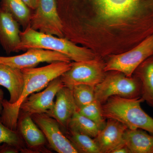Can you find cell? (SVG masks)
Wrapping results in <instances>:
<instances>
[{
    "label": "cell",
    "mask_w": 153,
    "mask_h": 153,
    "mask_svg": "<svg viewBox=\"0 0 153 153\" xmlns=\"http://www.w3.org/2000/svg\"><path fill=\"white\" fill-rule=\"evenodd\" d=\"M71 66V62L59 61L39 68L22 69L25 78L23 92L19 100L14 104L4 100L1 114L3 124L11 129L16 131L20 106L23 102L32 94L44 89L49 82L61 76L69 70Z\"/></svg>",
    "instance_id": "cell-1"
},
{
    "label": "cell",
    "mask_w": 153,
    "mask_h": 153,
    "mask_svg": "<svg viewBox=\"0 0 153 153\" xmlns=\"http://www.w3.org/2000/svg\"><path fill=\"white\" fill-rule=\"evenodd\" d=\"M20 37L21 42L16 52L30 49H45L61 53L74 62L96 58L95 54L89 49L78 47L65 38L36 31L30 26L21 32Z\"/></svg>",
    "instance_id": "cell-2"
},
{
    "label": "cell",
    "mask_w": 153,
    "mask_h": 153,
    "mask_svg": "<svg viewBox=\"0 0 153 153\" xmlns=\"http://www.w3.org/2000/svg\"><path fill=\"white\" fill-rule=\"evenodd\" d=\"M141 97L129 99L114 96L102 105V114L106 119L120 122L130 129H141L153 134V118L142 109Z\"/></svg>",
    "instance_id": "cell-3"
},
{
    "label": "cell",
    "mask_w": 153,
    "mask_h": 153,
    "mask_svg": "<svg viewBox=\"0 0 153 153\" xmlns=\"http://www.w3.org/2000/svg\"><path fill=\"white\" fill-rule=\"evenodd\" d=\"M109 72L95 86V99L102 104L114 96L129 99L141 97V83L137 76L128 77L118 71Z\"/></svg>",
    "instance_id": "cell-4"
},
{
    "label": "cell",
    "mask_w": 153,
    "mask_h": 153,
    "mask_svg": "<svg viewBox=\"0 0 153 153\" xmlns=\"http://www.w3.org/2000/svg\"><path fill=\"white\" fill-rule=\"evenodd\" d=\"M102 16L110 21L136 16L140 19L153 16V0H93Z\"/></svg>",
    "instance_id": "cell-5"
},
{
    "label": "cell",
    "mask_w": 153,
    "mask_h": 153,
    "mask_svg": "<svg viewBox=\"0 0 153 153\" xmlns=\"http://www.w3.org/2000/svg\"><path fill=\"white\" fill-rule=\"evenodd\" d=\"M153 55V34L128 52L112 56L105 63V71H119L131 77L138 67Z\"/></svg>",
    "instance_id": "cell-6"
},
{
    "label": "cell",
    "mask_w": 153,
    "mask_h": 153,
    "mask_svg": "<svg viewBox=\"0 0 153 153\" xmlns=\"http://www.w3.org/2000/svg\"><path fill=\"white\" fill-rule=\"evenodd\" d=\"M105 63L97 59L71 63V68L60 76L64 86L71 89L74 85L85 84L95 86L106 75Z\"/></svg>",
    "instance_id": "cell-7"
},
{
    "label": "cell",
    "mask_w": 153,
    "mask_h": 153,
    "mask_svg": "<svg viewBox=\"0 0 153 153\" xmlns=\"http://www.w3.org/2000/svg\"><path fill=\"white\" fill-rule=\"evenodd\" d=\"M30 27L41 33L63 37V27L57 10L56 0H38Z\"/></svg>",
    "instance_id": "cell-8"
},
{
    "label": "cell",
    "mask_w": 153,
    "mask_h": 153,
    "mask_svg": "<svg viewBox=\"0 0 153 153\" xmlns=\"http://www.w3.org/2000/svg\"><path fill=\"white\" fill-rule=\"evenodd\" d=\"M31 117L44 133L50 149L58 153H77L56 120L46 113Z\"/></svg>",
    "instance_id": "cell-9"
},
{
    "label": "cell",
    "mask_w": 153,
    "mask_h": 153,
    "mask_svg": "<svg viewBox=\"0 0 153 153\" xmlns=\"http://www.w3.org/2000/svg\"><path fill=\"white\" fill-rule=\"evenodd\" d=\"M63 61L71 62L70 58L59 52L40 49H30L22 55L0 56V63L22 69L36 67L39 63Z\"/></svg>",
    "instance_id": "cell-10"
},
{
    "label": "cell",
    "mask_w": 153,
    "mask_h": 153,
    "mask_svg": "<svg viewBox=\"0 0 153 153\" xmlns=\"http://www.w3.org/2000/svg\"><path fill=\"white\" fill-rule=\"evenodd\" d=\"M64 86L60 76L53 79L43 91L32 94L28 96L21 105L20 111L31 116L36 114L47 113L53 108L54 98Z\"/></svg>",
    "instance_id": "cell-11"
},
{
    "label": "cell",
    "mask_w": 153,
    "mask_h": 153,
    "mask_svg": "<svg viewBox=\"0 0 153 153\" xmlns=\"http://www.w3.org/2000/svg\"><path fill=\"white\" fill-rule=\"evenodd\" d=\"M17 131L25 143L27 153H50L45 147L47 140L31 115L20 111Z\"/></svg>",
    "instance_id": "cell-12"
},
{
    "label": "cell",
    "mask_w": 153,
    "mask_h": 153,
    "mask_svg": "<svg viewBox=\"0 0 153 153\" xmlns=\"http://www.w3.org/2000/svg\"><path fill=\"white\" fill-rule=\"evenodd\" d=\"M56 97L53 108L46 114L57 121L64 133L78 108L74 101L72 89L70 88L63 86L57 92Z\"/></svg>",
    "instance_id": "cell-13"
},
{
    "label": "cell",
    "mask_w": 153,
    "mask_h": 153,
    "mask_svg": "<svg viewBox=\"0 0 153 153\" xmlns=\"http://www.w3.org/2000/svg\"><path fill=\"white\" fill-rule=\"evenodd\" d=\"M103 128L94 138L101 153H111L118 146L123 144V136L126 126L116 120L107 119Z\"/></svg>",
    "instance_id": "cell-14"
},
{
    "label": "cell",
    "mask_w": 153,
    "mask_h": 153,
    "mask_svg": "<svg viewBox=\"0 0 153 153\" xmlns=\"http://www.w3.org/2000/svg\"><path fill=\"white\" fill-rule=\"evenodd\" d=\"M19 24L0 8V45L8 54L16 52L21 42Z\"/></svg>",
    "instance_id": "cell-15"
},
{
    "label": "cell",
    "mask_w": 153,
    "mask_h": 153,
    "mask_svg": "<svg viewBox=\"0 0 153 153\" xmlns=\"http://www.w3.org/2000/svg\"><path fill=\"white\" fill-rule=\"evenodd\" d=\"M24 84L25 78L22 69L0 63V86L8 91L10 103L14 104L19 100Z\"/></svg>",
    "instance_id": "cell-16"
},
{
    "label": "cell",
    "mask_w": 153,
    "mask_h": 153,
    "mask_svg": "<svg viewBox=\"0 0 153 153\" xmlns=\"http://www.w3.org/2000/svg\"><path fill=\"white\" fill-rule=\"evenodd\" d=\"M123 140L131 153H153V134L141 129L128 128Z\"/></svg>",
    "instance_id": "cell-17"
},
{
    "label": "cell",
    "mask_w": 153,
    "mask_h": 153,
    "mask_svg": "<svg viewBox=\"0 0 153 153\" xmlns=\"http://www.w3.org/2000/svg\"><path fill=\"white\" fill-rule=\"evenodd\" d=\"M141 83V97L153 108V55L144 61L134 71Z\"/></svg>",
    "instance_id": "cell-18"
},
{
    "label": "cell",
    "mask_w": 153,
    "mask_h": 153,
    "mask_svg": "<svg viewBox=\"0 0 153 153\" xmlns=\"http://www.w3.org/2000/svg\"><path fill=\"white\" fill-rule=\"evenodd\" d=\"M1 8L10 14L24 30L30 26L32 14L22 0H2Z\"/></svg>",
    "instance_id": "cell-19"
},
{
    "label": "cell",
    "mask_w": 153,
    "mask_h": 153,
    "mask_svg": "<svg viewBox=\"0 0 153 153\" xmlns=\"http://www.w3.org/2000/svg\"><path fill=\"white\" fill-rule=\"evenodd\" d=\"M64 134L77 153H101L94 138L69 129L66 130Z\"/></svg>",
    "instance_id": "cell-20"
},
{
    "label": "cell",
    "mask_w": 153,
    "mask_h": 153,
    "mask_svg": "<svg viewBox=\"0 0 153 153\" xmlns=\"http://www.w3.org/2000/svg\"><path fill=\"white\" fill-rule=\"evenodd\" d=\"M67 129L84 134L93 138L97 136L100 130L94 122L80 114L77 111L71 117Z\"/></svg>",
    "instance_id": "cell-21"
},
{
    "label": "cell",
    "mask_w": 153,
    "mask_h": 153,
    "mask_svg": "<svg viewBox=\"0 0 153 153\" xmlns=\"http://www.w3.org/2000/svg\"><path fill=\"white\" fill-rule=\"evenodd\" d=\"M102 104L97 100L90 104L77 110L80 114L89 119L97 125L100 130L104 127L106 124V119L102 114Z\"/></svg>",
    "instance_id": "cell-22"
},
{
    "label": "cell",
    "mask_w": 153,
    "mask_h": 153,
    "mask_svg": "<svg viewBox=\"0 0 153 153\" xmlns=\"http://www.w3.org/2000/svg\"><path fill=\"white\" fill-rule=\"evenodd\" d=\"M71 89L78 109L90 104L95 100V86L79 84L74 85Z\"/></svg>",
    "instance_id": "cell-23"
},
{
    "label": "cell",
    "mask_w": 153,
    "mask_h": 153,
    "mask_svg": "<svg viewBox=\"0 0 153 153\" xmlns=\"http://www.w3.org/2000/svg\"><path fill=\"white\" fill-rule=\"evenodd\" d=\"M7 143L19 148L22 153H27V149L17 131L9 128L2 122L0 115V144Z\"/></svg>",
    "instance_id": "cell-24"
},
{
    "label": "cell",
    "mask_w": 153,
    "mask_h": 153,
    "mask_svg": "<svg viewBox=\"0 0 153 153\" xmlns=\"http://www.w3.org/2000/svg\"><path fill=\"white\" fill-rule=\"evenodd\" d=\"M20 152L19 148L7 143L0 144V153H18Z\"/></svg>",
    "instance_id": "cell-25"
},
{
    "label": "cell",
    "mask_w": 153,
    "mask_h": 153,
    "mask_svg": "<svg viewBox=\"0 0 153 153\" xmlns=\"http://www.w3.org/2000/svg\"><path fill=\"white\" fill-rule=\"evenodd\" d=\"M111 153H131L128 148L124 143L116 148L111 152Z\"/></svg>",
    "instance_id": "cell-26"
},
{
    "label": "cell",
    "mask_w": 153,
    "mask_h": 153,
    "mask_svg": "<svg viewBox=\"0 0 153 153\" xmlns=\"http://www.w3.org/2000/svg\"><path fill=\"white\" fill-rule=\"evenodd\" d=\"M26 4L33 10H36L37 7L38 0H22Z\"/></svg>",
    "instance_id": "cell-27"
},
{
    "label": "cell",
    "mask_w": 153,
    "mask_h": 153,
    "mask_svg": "<svg viewBox=\"0 0 153 153\" xmlns=\"http://www.w3.org/2000/svg\"><path fill=\"white\" fill-rule=\"evenodd\" d=\"M4 100V92L1 88H0V115L1 114L3 110V102Z\"/></svg>",
    "instance_id": "cell-28"
}]
</instances>
